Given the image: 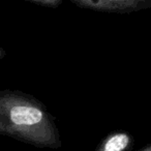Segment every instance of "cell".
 I'll list each match as a JSON object with an SVG mask.
<instances>
[{"label": "cell", "mask_w": 151, "mask_h": 151, "mask_svg": "<svg viewBox=\"0 0 151 151\" xmlns=\"http://www.w3.org/2000/svg\"><path fill=\"white\" fill-rule=\"evenodd\" d=\"M0 136L37 147H62L55 118L42 101L20 90L0 89Z\"/></svg>", "instance_id": "obj_1"}, {"label": "cell", "mask_w": 151, "mask_h": 151, "mask_svg": "<svg viewBox=\"0 0 151 151\" xmlns=\"http://www.w3.org/2000/svg\"><path fill=\"white\" fill-rule=\"evenodd\" d=\"M80 9L108 14H132L151 9V0H69Z\"/></svg>", "instance_id": "obj_2"}, {"label": "cell", "mask_w": 151, "mask_h": 151, "mask_svg": "<svg viewBox=\"0 0 151 151\" xmlns=\"http://www.w3.org/2000/svg\"><path fill=\"white\" fill-rule=\"evenodd\" d=\"M139 151H151V143L148 145H146L145 147H143V148L140 149Z\"/></svg>", "instance_id": "obj_6"}, {"label": "cell", "mask_w": 151, "mask_h": 151, "mask_svg": "<svg viewBox=\"0 0 151 151\" xmlns=\"http://www.w3.org/2000/svg\"><path fill=\"white\" fill-rule=\"evenodd\" d=\"M29 2H32L34 4L40 5V6L50 7V9H56L59 5L62 4L64 0H27Z\"/></svg>", "instance_id": "obj_4"}, {"label": "cell", "mask_w": 151, "mask_h": 151, "mask_svg": "<svg viewBox=\"0 0 151 151\" xmlns=\"http://www.w3.org/2000/svg\"><path fill=\"white\" fill-rule=\"evenodd\" d=\"M134 144V139L129 132L118 129L109 132L94 151H130Z\"/></svg>", "instance_id": "obj_3"}, {"label": "cell", "mask_w": 151, "mask_h": 151, "mask_svg": "<svg viewBox=\"0 0 151 151\" xmlns=\"http://www.w3.org/2000/svg\"><path fill=\"white\" fill-rule=\"evenodd\" d=\"M5 56H6V51L2 47H0V60H2Z\"/></svg>", "instance_id": "obj_5"}]
</instances>
